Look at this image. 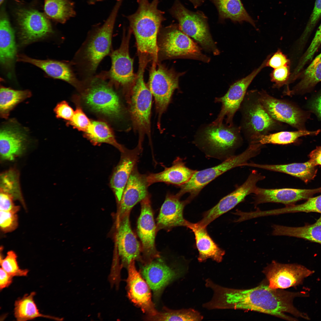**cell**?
<instances>
[{
  "label": "cell",
  "mask_w": 321,
  "mask_h": 321,
  "mask_svg": "<svg viewBox=\"0 0 321 321\" xmlns=\"http://www.w3.org/2000/svg\"><path fill=\"white\" fill-rule=\"evenodd\" d=\"M262 146L259 143H251L241 154L232 156L215 166L196 171L188 182L180 186V189L176 194L180 197L188 193L189 196L187 200L189 202L205 186L217 177L234 168L244 166L250 159L259 154Z\"/></svg>",
  "instance_id": "7"
},
{
  "label": "cell",
  "mask_w": 321,
  "mask_h": 321,
  "mask_svg": "<svg viewBox=\"0 0 321 321\" xmlns=\"http://www.w3.org/2000/svg\"><path fill=\"white\" fill-rule=\"evenodd\" d=\"M14 200L13 197L11 195L0 191V210L17 213L20 210V207L15 205Z\"/></svg>",
  "instance_id": "49"
},
{
  "label": "cell",
  "mask_w": 321,
  "mask_h": 321,
  "mask_svg": "<svg viewBox=\"0 0 321 321\" xmlns=\"http://www.w3.org/2000/svg\"><path fill=\"white\" fill-rule=\"evenodd\" d=\"M134 260L128 266L127 280L128 295L131 301L148 315V319L156 314L155 309L151 300L150 287L137 270Z\"/></svg>",
  "instance_id": "20"
},
{
  "label": "cell",
  "mask_w": 321,
  "mask_h": 321,
  "mask_svg": "<svg viewBox=\"0 0 321 321\" xmlns=\"http://www.w3.org/2000/svg\"><path fill=\"white\" fill-rule=\"evenodd\" d=\"M150 198L149 195L140 202L141 213L137 222V232L141 243L143 265L160 257L155 246L157 227Z\"/></svg>",
  "instance_id": "15"
},
{
  "label": "cell",
  "mask_w": 321,
  "mask_h": 321,
  "mask_svg": "<svg viewBox=\"0 0 321 321\" xmlns=\"http://www.w3.org/2000/svg\"><path fill=\"white\" fill-rule=\"evenodd\" d=\"M103 0H88V2L90 4H93L97 2L102 1Z\"/></svg>",
  "instance_id": "56"
},
{
  "label": "cell",
  "mask_w": 321,
  "mask_h": 321,
  "mask_svg": "<svg viewBox=\"0 0 321 321\" xmlns=\"http://www.w3.org/2000/svg\"><path fill=\"white\" fill-rule=\"evenodd\" d=\"M272 234L303 239L321 244V217L314 223L301 227H289L274 224Z\"/></svg>",
  "instance_id": "33"
},
{
  "label": "cell",
  "mask_w": 321,
  "mask_h": 321,
  "mask_svg": "<svg viewBox=\"0 0 321 321\" xmlns=\"http://www.w3.org/2000/svg\"><path fill=\"white\" fill-rule=\"evenodd\" d=\"M245 166L287 174L298 177L305 182L314 178L317 172L316 166L309 160L303 163L285 164L268 165L248 163Z\"/></svg>",
  "instance_id": "31"
},
{
  "label": "cell",
  "mask_w": 321,
  "mask_h": 321,
  "mask_svg": "<svg viewBox=\"0 0 321 321\" xmlns=\"http://www.w3.org/2000/svg\"><path fill=\"white\" fill-rule=\"evenodd\" d=\"M241 131L234 125L210 124L199 131L195 142L207 156L224 160L242 144Z\"/></svg>",
  "instance_id": "5"
},
{
  "label": "cell",
  "mask_w": 321,
  "mask_h": 321,
  "mask_svg": "<svg viewBox=\"0 0 321 321\" xmlns=\"http://www.w3.org/2000/svg\"><path fill=\"white\" fill-rule=\"evenodd\" d=\"M180 198L170 193H167L157 218V232L161 229L169 231L179 226H186L188 221L184 218L183 210L189 202L186 199L180 200Z\"/></svg>",
  "instance_id": "24"
},
{
  "label": "cell",
  "mask_w": 321,
  "mask_h": 321,
  "mask_svg": "<svg viewBox=\"0 0 321 321\" xmlns=\"http://www.w3.org/2000/svg\"><path fill=\"white\" fill-rule=\"evenodd\" d=\"M156 64H152L148 88L154 99L157 125L160 129L161 117L166 110L174 91L178 88L179 77L184 73H177L160 64L157 68Z\"/></svg>",
  "instance_id": "11"
},
{
  "label": "cell",
  "mask_w": 321,
  "mask_h": 321,
  "mask_svg": "<svg viewBox=\"0 0 321 321\" xmlns=\"http://www.w3.org/2000/svg\"><path fill=\"white\" fill-rule=\"evenodd\" d=\"M147 56L140 55L136 79L127 89V103L134 130L139 134L138 145L142 147L145 136L151 141V115L152 95L144 82V73Z\"/></svg>",
  "instance_id": "4"
},
{
  "label": "cell",
  "mask_w": 321,
  "mask_h": 321,
  "mask_svg": "<svg viewBox=\"0 0 321 321\" xmlns=\"http://www.w3.org/2000/svg\"><path fill=\"white\" fill-rule=\"evenodd\" d=\"M16 54L14 30L7 18L2 16L0 21V62L3 67L12 70Z\"/></svg>",
  "instance_id": "30"
},
{
  "label": "cell",
  "mask_w": 321,
  "mask_h": 321,
  "mask_svg": "<svg viewBox=\"0 0 321 321\" xmlns=\"http://www.w3.org/2000/svg\"><path fill=\"white\" fill-rule=\"evenodd\" d=\"M267 59L266 58L259 67L248 75L232 85L224 96L215 98V102L221 103L222 106L218 117L211 124L220 125L225 118L226 124L233 125V117L240 108L248 86L256 75L266 66Z\"/></svg>",
  "instance_id": "12"
},
{
  "label": "cell",
  "mask_w": 321,
  "mask_h": 321,
  "mask_svg": "<svg viewBox=\"0 0 321 321\" xmlns=\"http://www.w3.org/2000/svg\"><path fill=\"white\" fill-rule=\"evenodd\" d=\"M321 191V188L312 189L291 188L265 189L257 187L254 193L253 203L257 205L266 203H278L286 205L293 204L298 201L308 199Z\"/></svg>",
  "instance_id": "23"
},
{
  "label": "cell",
  "mask_w": 321,
  "mask_h": 321,
  "mask_svg": "<svg viewBox=\"0 0 321 321\" xmlns=\"http://www.w3.org/2000/svg\"><path fill=\"white\" fill-rule=\"evenodd\" d=\"M130 214L118 219L116 236L118 252L122 265L128 267L133 260L142 262L141 245L131 229Z\"/></svg>",
  "instance_id": "19"
},
{
  "label": "cell",
  "mask_w": 321,
  "mask_h": 321,
  "mask_svg": "<svg viewBox=\"0 0 321 321\" xmlns=\"http://www.w3.org/2000/svg\"><path fill=\"white\" fill-rule=\"evenodd\" d=\"M132 32L129 29L127 34L124 32L121 45L111 53V66L108 71L100 74L110 83L127 89L135 81L136 75L133 71V59L129 53V42Z\"/></svg>",
  "instance_id": "13"
},
{
  "label": "cell",
  "mask_w": 321,
  "mask_h": 321,
  "mask_svg": "<svg viewBox=\"0 0 321 321\" xmlns=\"http://www.w3.org/2000/svg\"><path fill=\"white\" fill-rule=\"evenodd\" d=\"M265 177L257 171H252L246 181L235 190L222 198L212 208L205 212L198 223L206 227L220 215L231 210L244 200L248 195L254 193L257 183Z\"/></svg>",
  "instance_id": "14"
},
{
  "label": "cell",
  "mask_w": 321,
  "mask_h": 321,
  "mask_svg": "<svg viewBox=\"0 0 321 321\" xmlns=\"http://www.w3.org/2000/svg\"><path fill=\"white\" fill-rule=\"evenodd\" d=\"M241 130L250 141L256 137L283 129L282 123L274 119L259 100L258 91L247 92L239 108Z\"/></svg>",
  "instance_id": "6"
},
{
  "label": "cell",
  "mask_w": 321,
  "mask_h": 321,
  "mask_svg": "<svg viewBox=\"0 0 321 321\" xmlns=\"http://www.w3.org/2000/svg\"><path fill=\"white\" fill-rule=\"evenodd\" d=\"M100 74L85 80L88 83L84 94L86 105L92 111L108 117L119 119L122 108L110 83Z\"/></svg>",
  "instance_id": "9"
},
{
  "label": "cell",
  "mask_w": 321,
  "mask_h": 321,
  "mask_svg": "<svg viewBox=\"0 0 321 321\" xmlns=\"http://www.w3.org/2000/svg\"><path fill=\"white\" fill-rule=\"evenodd\" d=\"M158 47L166 58H186L207 63L210 60L197 43L181 30L178 24H171L161 30Z\"/></svg>",
  "instance_id": "10"
},
{
  "label": "cell",
  "mask_w": 321,
  "mask_h": 321,
  "mask_svg": "<svg viewBox=\"0 0 321 321\" xmlns=\"http://www.w3.org/2000/svg\"><path fill=\"white\" fill-rule=\"evenodd\" d=\"M290 76L289 65L274 69L270 75L271 81L274 83V88H279L288 85Z\"/></svg>",
  "instance_id": "46"
},
{
  "label": "cell",
  "mask_w": 321,
  "mask_h": 321,
  "mask_svg": "<svg viewBox=\"0 0 321 321\" xmlns=\"http://www.w3.org/2000/svg\"><path fill=\"white\" fill-rule=\"evenodd\" d=\"M169 12L178 21L181 30L202 49L214 55L219 54V50L210 33L207 18L202 12L191 11L179 0H175Z\"/></svg>",
  "instance_id": "8"
},
{
  "label": "cell",
  "mask_w": 321,
  "mask_h": 321,
  "mask_svg": "<svg viewBox=\"0 0 321 321\" xmlns=\"http://www.w3.org/2000/svg\"><path fill=\"white\" fill-rule=\"evenodd\" d=\"M320 130L314 131L299 130L295 131H281L261 135L254 139L251 142L259 143L264 145L267 144L285 145L295 142L300 137L307 135H316Z\"/></svg>",
  "instance_id": "37"
},
{
  "label": "cell",
  "mask_w": 321,
  "mask_h": 321,
  "mask_svg": "<svg viewBox=\"0 0 321 321\" xmlns=\"http://www.w3.org/2000/svg\"><path fill=\"white\" fill-rule=\"evenodd\" d=\"M85 132L86 137L94 143H104L110 144L117 148L121 152L126 149L118 143L110 128L104 122H91L88 128Z\"/></svg>",
  "instance_id": "36"
},
{
  "label": "cell",
  "mask_w": 321,
  "mask_h": 321,
  "mask_svg": "<svg viewBox=\"0 0 321 321\" xmlns=\"http://www.w3.org/2000/svg\"><path fill=\"white\" fill-rule=\"evenodd\" d=\"M18 225L17 213L12 211H0V227L5 233L15 230Z\"/></svg>",
  "instance_id": "45"
},
{
  "label": "cell",
  "mask_w": 321,
  "mask_h": 321,
  "mask_svg": "<svg viewBox=\"0 0 321 321\" xmlns=\"http://www.w3.org/2000/svg\"><path fill=\"white\" fill-rule=\"evenodd\" d=\"M138 8L135 12L127 18L130 29L135 37L139 53L149 55L157 63L158 47V34L162 22L166 18L164 12L159 10V0H137Z\"/></svg>",
  "instance_id": "3"
},
{
  "label": "cell",
  "mask_w": 321,
  "mask_h": 321,
  "mask_svg": "<svg viewBox=\"0 0 321 321\" xmlns=\"http://www.w3.org/2000/svg\"><path fill=\"white\" fill-rule=\"evenodd\" d=\"M57 118H62L70 121L74 111L67 102L63 101L58 103L54 109Z\"/></svg>",
  "instance_id": "50"
},
{
  "label": "cell",
  "mask_w": 321,
  "mask_h": 321,
  "mask_svg": "<svg viewBox=\"0 0 321 321\" xmlns=\"http://www.w3.org/2000/svg\"><path fill=\"white\" fill-rule=\"evenodd\" d=\"M123 1L117 0L104 23L90 32L74 56L72 64L85 80L94 76L100 63L110 52L116 19Z\"/></svg>",
  "instance_id": "2"
},
{
  "label": "cell",
  "mask_w": 321,
  "mask_h": 321,
  "mask_svg": "<svg viewBox=\"0 0 321 321\" xmlns=\"http://www.w3.org/2000/svg\"><path fill=\"white\" fill-rule=\"evenodd\" d=\"M35 292L25 295L23 297L17 300L14 304V314L16 320L25 321L38 317H43L59 320L56 317L43 314L40 313L34 300Z\"/></svg>",
  "instance_id": "35"
},
{
  "label": "cell",
  "mask_w": 321,
  "mask_h": 321,
  "mask_svg": "<svg viewBox=\"0 0 321 321\" xmlns=\"http://www.w3.org/2000/svg\"><path fill=\"white\" fill-rule=\"evenodd\" d=\"M321 45V23L316 32L308 50L311 53H314L317 51Z\"/></svg>",
  "instance_id": "51"
},
{
  "label": "cell",
  "mask_w": 321,
  "mask_h": 321,
  "mask_svg": "<svg viewBox=\"0 0 321 321\" xmlns=\"http://www.w3.org/2000/svg\"><path fill=\"white\" fill-rule=\"evenodd\" d=\"M69 124L79 130L85 132L89 126L90 122L80 108H77L75 111Z\"/></svg>",
  "instance_id": "47"
},
{
  "label": "cell",
  "mask_w": 321,
  "mask_h": 321,
  "mask_svg": "<svg viewBox=\"0 0 321 321\" xmlns=\"http://www.w3.org/2000/svg\"><path fill=\"white\" fill-rule=\"evenodd\" d=\"M17 59L35 65L53 78L63 80L75 86H79L81 84L69 64L52 60L34 59L23 54L18 55Z\"/></svg>",
  "instance_id": "27"
},
{
  "label": "cell",
  "mask_w": 321,
  "mask_h": 321,
  "mask_svg": "<svg viewBox=\"0 0 321 321\" xmlns=\"http://www.w3.org/2000/svg\"><path fill=\"white\" fill-rule=\"evenodd\" d=\"M311 108L321 119V93L312 102Z\"/></svg>",
  "instance_id": "54"
},
{
  "label": "cell",
  "mask_w": 321,
  "mask_h": 321,
  "mask_svg": "<svg viewBox=\"0 0 321 321\" xmlns=\"http://www.w3.org/2000/svg\"><path fill=\"white\" fill-rule=\"evenodd\" d=\"M0 188V191L11 195L26 208L20 187L19 173L16 170L11 169L1 174Z\"/></svg>",
  "instance_id": "40"
},
{
  "label": "cell",
  "mask_w": 321,
  "mask_h": 321,
  "mask_svg": "<svg viewBox=\"0 0 321 321\" xmlns=\"http://www.w3.org/2000/svg\"><path fill=\"white\" fill-rule=\"evenodd\" d=\"M31 92L28 90L13 89L1 86L0 90V115L7 119L10 112L18 103L29 97Z\"/></svg>",
  "instance_id": "39"
},
{
  "label": "cell",
  "mask_w": 321,
  "mask_h": 321,
  "mask_svg": "<svg viewBox=\"0 0 321 321\" xmlns=\"http://www.w3.org/2000/svg\"><path fill=\"white\" fill-rule=\"evenodd\" d=\"M186 227L193 232L196 245L199 252L198 260L200 262H205L210 258L219 263L222 262L225 251L220 248L209 235L206 227L198 222L193 223L188 221Z\"/></svg>",
  "instance_id": "28"
},
{
  "label": "cell",
  "mask_w": 321,
  "mask_h": 321,
  "mask_svg": "<svg viewBox=\"0 0 321 321\" xmlns=\"http://www.w3.org/2000/svg\"><path fill=\"white\" fill-rule=\"evenodd\" d=\"M26 135L16 127L7 126L0 132V154L3 160L12 161L21 155L26 146Z\"/></svg>",
  "instance_id": "26"
},
{
  "label": "cell",
  "mask_w": 321,
  "mask_h": 321,
  "mask_svg": "<svg viewBox=\"0 0 321 321\" xmlns=\"http://www.w3.org/2000/svg\"><path fill=\"white\" fill-rule=\"evenodd\" d=\"M44 10L49 17L61 23L75 15L73 3L69 0H44Z\"/></svg>",
  "instance_id": "38"
},
{
  "label": "cell",
  "mask_w": 321,
  "mask_h": 321,
  "mask_svg": "<svg viewBox=\"0 0 321 321\" xmlns=\"http://www.w3.org/2000/svg\"><path fill=\"white\" fill-rule=\"evenodd\" d=\"M147 174L139 171L137 165L133 170L123 191L120 202L118 219L130 213L133 207L150 194Z\"/></svg>",
  "instance_id": "22"
},
{
  "label": "cell",
  "mask_w": 321,
  "mask_h": 321,
  "mask_svg": "<svg viewBox=\"0 0 321 321\" xmlns=\"http://www.w3.org/2000/svg\"><path fill=\"white\" fill-rule=\"evenodd\" d=\"M4 0H0V5H1V4L2 3Z\"/></svg>",
  "instance_id": "57"
},
{
  "label": "cell",
  "mask_w": 321,
  "mask_h": 321,
  "mask_svg": "<svg viewBox=\"0 0 321 321\" xmlns=\"http://www.w3.org/2000/svg\"><path fill=\"white\" fill-rule=\"evenodd\" d=\"M307 199L306 201L301 204L286 205L283 208L270 210V213L271 215L300 212L321 214V195Z\"/></svg>",
  "instance_id": "42"
},
{
  "label": "cell",
  "mask_w": 321,
  "mask_h": 321,
  "mask_svg": "<svg viewBox=\"0 0 321 321\" xmlns=\"http://www.w3.org/2000/svg\"><path fill=\"white\" fill-rule=\"evenodd\" d=\"M142 148L137 145L134 149H127L121 152L120 160L115 169L110 185L119 203L123 191L133 169L137 165Z\"/></svg>",
  "instance_id": "25"
},
{
  "label": "cell",
  "mask_w": 321,
  "mask_h": 321,
  "mask_svg": "<svg viewBox=\"0 0 321 321\" xmlns=\"http://www.w3.org/2000/svg\"><path fill=\"white\" fill-rule=\"evenodd\" d=\"M215 6L219 20L230 19L234 22H248L255 27V23L245 9L241 0H211Z\"/></svg>",
  "instance_id": "34"
},
{
  "label": "cell",
  "mask_w": 321,
  "mask_h": 321,
  "mask_svg": "<svg viewBox=\"0 0 321 321\" xmlns=\"http://www.w3.org/2000/svg\"><path fill=\"white\" fill-rule=\"evenodd\" d=\"M321 17V0H316L314 9L306 25L298 42V46L303 48Z\"/></svg>",
  "instance_id": "43"
},
{
  "label": "cell",
  "mask_w": 321,
  "mask_h": 321,
  "mask_svg": "<svg viewBox=\"0 0 321 321\" xmlns=\"http://www.w3.org/2000/svg\"><path fill=\"white\" fill-rule=\"evenodd\" d=\"M270 287L284 289L300 284L314 271L297 264H283L272 262L263 271Z\"/></svg>",
  "instance_id": "16"
},
{
  "label": "cell",
  "mask_w": 321,
  "mask_h": 321,
  "mask_svg": "<svg viewBox=\"0 0 321 321\" xmlns=\"http://www.w3.org/2000/svg\"><path fill=\"white\" fill-rule=\"evenodd\" d=\"M13 276L9 274L1 268L0 269V289L1 290L8 287L12 283Z\"/></svg>",
  "instance_id": "52"
},
{
  "label": "cell",
  "mask_w": 321,
  "mask_h": 321,
  "mask_svg": "<svg viewBox=\"0 0 321 321\" xmlns=\"http://www.w3.org/2000/svg\"><path fill=\"white\" fill-rule=\"evenodd\" d=\"M203 316L194 309L189 308L178 310L166 309L162 312H158L155 316L148 319L157 321H201Z\"/></svg>",
  "instance_id": "41"
},
{
  "label": "cell",
  "mask_w": 321,
  "mask_h": 321,
  "mask_svg": "<svg viewBox=\"0 0 321 321\" xmlns=\"http://www.w3.org/2000/svg\"><path fill=\"white\" fill-rule=\"evenodd\" d=\"M184 272L183 269H174L169 266L160 257L143 265L141 269L143 276L156 295Z\"/></svg>",
  "instance_id": "21"
},
{
  "label": "cell",
  "mask_w": 321,
  "mask_h": 321,
  "mask_svg": "<svg viewBox=\"0 0 321 321\" xmlns=\"http://www.w3.org/2000/svg\"><path fill=\"white\" fill-rule=\"evenodd\" d=\"M16 15L20 28L19 39L23 45L44 37L52 32L49 20L38 11L19 9Z\"/></svg>",
  "instance_id": "18"
},
{
  "label": "cell",
  "mask_w": 321,
  "mask_h": 321,
  "mask_svg": "<svg viewBox=\"0 0 321 321\" xmlns=\"http://www.w3.org/2000/svg\"><path fill=\"white\" fill-rule=\"evenodd\" d=\"M258 94L261 103L274 119L298 130H305L304 124L307 117L306 112L291 103L271 96L264 90L258 91Z\"/></svg>",
  "instance_id": "17"
},
{
  "label": "cell",
  "mask_w": 321,
  "mask_h": 321,
  "mask_svg": "<svg viewBox=\"0 0 321 321\" xmlns=\"http://www.w3.org/2000/svg\"><path fill=\"white\" fill-rule=\"evenodd\" d=\"M290 61L286 56L280 50H278L268 59L266 66L274 69L289 65Z\"/></svg>",
  "instance_id": "48"
},
{
  "label": "cell",
  "mask_w": 321,
  "mask_h": 321,
  "mask_svg": "<svg viewBox=\"0 0 321 321\" xmlns=\"http://www.w3.org/2000/svg\"><path fill=\"white\" fill-rule=\"evenodd\" d=\"M209 287L213 291L212 299L207 302L210 309H239L249 310L273 315L289 321H296L287 315L290 313L307 320L310 318L293 305V301L297 297H307L308 292H290L273 289L268 285L261 284L248 289H237L223 287L211 282Z\"/></svg>",
  "instance_id": "1"
},
{
  "label": "cell",
  "mask_w": 321,
  "mask_h": 321,
  "mask_svg": "<svg viewBox=\"0 0 321 321\" xmlns=\"http://www.w3.org/2000/svg\"><path fill=\"white\" fill-rule=\"evenodd\" d=\"M298 78L300 81L292 89L285 91V95H291L309 92L321 81V53L300 72Z\"/></svg>",
  "instance_id": "32"
},
{
  "label": "cell",
  "mask_w": 321,
  "mask_h": 321,
  "mask_svg": "<svg viewBox=\"0 0 321 321\" xmlns=\"http://www.w3.org/2000/svg\"><path fill=\"white\" fill-rule=\"evenodd\" d=\"M309 160L316 166L321 165V146L318 147L309 154Z\"/></svg>",
  "instance_id": "53"
},
{
  "label": "cell",
  "mask_w": 321,
  "mask_h": 321,
  "mask_svg": "<svg viewBox=\"0 0 321 321\" xmlns=\"http://www.w3.org/2000/svg\"><path fill=\"white\" fill-rule=\"evenodd\" d=\"M0 264L3 270L12 276H24L27 275L29 270L19 268L17 261V256L12 251L7 252L4 259L0 260Z\"/></svg>",
  "instance_id": "44"
},
{
  "label": "cell",
  "mask_w": 321,
  "mask_h": 321,
  "mask_svg": "<svg viewBox=\"0 0 321 321\" xmlns=\"http://www.w3.org/2000/svg\"><path fill=\"white\" fill-rule=\"evenodd\" d=\"M196 171L187 167L183 160L177 157L171 166L160 172L147 174V180L149 186L163 182L180 186L188 182Z\"/></svg>",
  "instance_id": "29"
},
{
  "label": "cell",
  "mask_w": 321,
  "mask_h": 321,
  "mask_svg": "<svg viewBox=\"0 0 321 321\" xmlns=\"http://www.w3.org/2000/svg\"><path fill=\"white\" fill-rule=\"evenodd\" d=\"M193 4L195 8H197L202 5L204 2L203 0H188Z\"/></svg>",
  "instance_id": "55"
}]
</instances>
